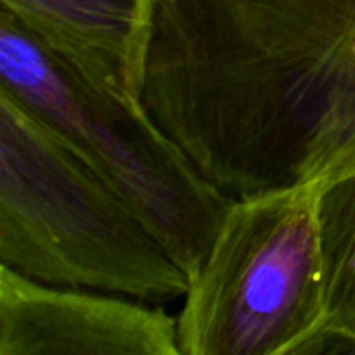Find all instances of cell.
<instances>
[{
	"label": "cell",
	"instance_id": "1",
	"mask_svg": "<svg viewBox=\"0 0 355 355\" xmlns=\"http://www.w3.org/2000/svg\"><path fill=\"white\" fill-rule=\"evenodd\" d=\"M141 102L231 198L312 181L355 133V0H156Z\"/></svg>",
	"mask_w": 355,
	"mask_h": 355
},
{
	"label": "cell",
	"instance_id": "2",
	"mask_svg": "<svg viewBox=\"0 0 355 355\" xmlns=\"http://www.w3.org/2000/svg\"><path fill=\"white\" fill-rule=\"evenodd\" d=\"M0 264L40 283L154 304L189 289V277L127 200L4 87Z\"/></svg>",
	"mask_w": 355,
	"mask_h": 355
},
{
	"label": "cell",
	"instance_id": "3",
	"mask_svg": "<svg viewBox=\"0 0 355 355\" xmlns=\"http://www.w3.org/2000/svg\"><path fill=\"white\" fill-rule=\"evenodd\" d=\"M0 87L52 125L191 279L235 198L214 187L141 100L94 87L0 10Z\"/></svg>",
	"mask_w": 355,
	"mask_h": 355
},
{
	"label": "cell",
	"instance_id": "4",
	"mask_svg": "<svg viewBox=\"0 0 355 355\" xmlns=\"http://www.w3.org/2000/svg\"><path fill=\"white\" fill-rule=\"evenodd\" d=\"M327 322L316 179L235 198L189 279L181 355H306Z\"/></svg>",
	"mask_w": 355,
	"mask_h": 355
},
{
	"label": "cell",
	"instance_id": "5",
	"mask_svg": "<svg viewBox=\"0 0 355 355\" xmlns=\"http://www.w3.org/2000/svg\"><path fill=\"white\" fill-rule=\"evenodd\" d=\"M0 355H181L177 318L0 264Z\"/></svg>",
	"mask_w": 355,
	"mask_h": 355
},
{
	"label": "cell",
	"instance_id": "6",
	"mask_svg": "<svg viewBox=\"0 0 355 355\" xmlns=\"http://www.w3.org/2000/svg\"><path fill=\"white\" fill-rule=\"evenodd\" d=\"M154 2L0 0V10L94 87L141 100Z\"/></svg>",
	"mask_w": 355,
	"mask_h": 355
},
{
	"label": "cell",
	"instance_id": "7",
	"mask_svg": "<svg viewBox=\"0 0 355 355\" xmlns=\"http://www.w3.org/2000/svg\"><path fill=\"white\" fill-rule=\"evenodd\" d=\"M327 322L306 355L355 354V133L316 177Z\"/></svg>",
	"mask_w": 355,
	"mask_h": 355
}]
</instances>
